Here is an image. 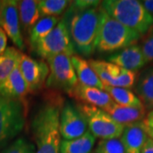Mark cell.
I'll list each match as a JSON object with an SVG mask.
<instances>
[{
  "label": "cell",
  "instance_id": "15",
  "mask_svg": "<svg viewBox=\"0 0 153 153\" xmlns=\"http://www.w3.org/2000/svg\"><path fill=\"white\" fill-rule=\"evenodd\" d=\"M102 110L108 113L116 122L124 126L141 122L146 118L147 114V111L145 107L125 106L117 104L114 101L102 108Z\"/></svg>",
  "mask_w": 153,
  "mask_h": 153
},
{
  "label": "cell",
  "instance_id": "18",
  "mask_svg": "<svg viewBox=\"0 0 153 153\" xmlns=\"http://www.w3.org/2000/svg\"><path fill=\"white\" fill-rule=\"evenodd\" d=\"M71 61L79 83L103 89V83L100 80L92 67L89 66L88 60L74 55L71 56Z\"/></svg>",
  "mask_w": 153,
  "mask_h": 153
},
{
  "label": "cell",
  "instance_id": "2",
  "mask_svg": "<svg viewBox=\"0 0 153 153\" xmlns=\"http://www.w3.org/2000/svg\"><path fill=\"white\" fill-rule=\"evenodd\" d=\"M71 17L66 22L71 43L75 51L84 56L92 55L96 49V42L100 24V8L83 10L71 8Z\"/></svg>",
  "mask_w": 153,
  "mask_h": 153
},
{
  "label": "cell",
  "instance_id": "19",
  "mask_svg": "<svg viewBox=\"0 0 153 153\" xmlns=\"http://www.w3.org/2000/svg\"><path fill=\"white\" fill-rule=\"evenodd\" d=\"M18 12L21 28L28 33L41 18L38 1L36 0L18 1Z\"/></svg>",
  "mask_w": 153,
  "mask_h": 153
},
{
  "label": "cell",
  "instance_id": "30",
  "mask_svg": "<svg viewBox=\"0 0 153 153\" xmlns=\"http://www.w3.org/2000/svg\"><path fill=\"white\" fill-rule=\"evenodd\" d=\"M7 42H8V37L6 33L4 32V30L0 27V55L7 49Z\"/></svg>",
  "mask_w": 153,
  "mask_h": 153
},
{
  "label": "cell",
  "instance_id": "4",
  "mask_svg": "<svg viewBox=\"0 0 153 153\" xmlns=\"http://www.w3.org/2000/svg\"><path fill=\"white\" fill-rule=\"evenodd\" d=\"M100 24L96 42V49L100 52H114L134 45L141 35L117 22L101 8Z\"/></svg>",
  "mask_w": 153,
  "mask_h": 153
},
{
  "label": "cell",
  "instance_id": "31",
  "mask_svg": "<svg viewBox=\"0 0 153 153\" xmlns=\"http://www.w3.org/2000/svg\"><path fill=\"white\" fill-rule=\"evenodd\" d=\"M141 153H153V139L148 137L142 148Z\"/></svg>",
  "mask_w": 153,
  "mask_h": 153
},
{
  "label": "cell",
  "instance_id": "8",
  "mask_svg": "<svg viewBox=\"0 0 153 153\" xmlns=\"http://www.w3.org/2000/svg\"><path fill=\"white\" fill-rule=\"evenodd\" d=\"M49 73L46 80V86L50 88L61 89L68 93L78 82L71 56L60 54L47 59Z\"/></svg>",
  "mask_w": 153,
  "mask_h": 153
},
{
  "label": "cell",
  "instance_id": "25",
  "mask_svg": "<svg viewBox=\"0 0 153 153\" xmlns=\"http://www.w3.org/2000/svg\"><path fill=\"white\" fill-rule=\"evenodd\" d=\"M71 2L66 0H41L38 1V10L41 17H58L66 10Z\"/></svg>",
  "mask_w": 153,
  "mask_h": 153
},
{
  "label": "cell",
  "instance_id": "27",
  "mask_svg": "<svg viewBox=\"0 0 153 153\" xmlns=\"http://www.w3.org/2000/svg\"><path fill=\"white\" fill-rule=\"evenodd\" d=\"M35 146L25 138H19L9 146L4 148L1 153H35Z\"/></svg>",
  "mask_w": 153,
  "mask_h": 153
},
{
  "label": "cell",
  "instance_id": "9",
  "mask_svg": "<svg viewBox=\"0 0 153 153\" xmlns=\"http://www.w3.org/2000/svg\"><path fill=\"white\" fill-rule=\"evenodd\" d=\"M59 130L63 140L76 139L88 131L85 118L76 105L64 103L60 113Z\"/></svg>",
  "mask_w": 153,
  "mask_h": 153
},
{
  "label": "cell",
  "instance_id": "28",
  "mask_svg": "<svg viewBox=\"0 0 153 153\" xmlns=\"http://www.w3.org/2000/svg\"><path fill=\"white\" fill-rule=\"evenodd\" d=\"M146 63L153 61V27L144 35L140 45Z\"/></svg>",
  "mask_w": 153,
  "mask_h": 153
},
{
  "label": "cell",
  "instance_id": "23",
  "mask_svg": "<svg viewBox=\"0 0 153 153\" xmlns=\"http://www.w3.org/2000/svg\"><path fill=\"white\" fill-rule=\"evenodd\" d=\"M103 90L113 100L115 103L132 107H144V105L137 97V95L128 88L118 87H111V86H103Z\"/></svg>",
  "mask_w": 153,
  "mask_h": 153
},
{
  "label": "cell",
  "instance_id": "32",
  "mask_svg": "<svg viewBox=\"0 0 153 153\" xmlns=\"http://www.w3.org/2000/svg\"><path fill=\"white\" fill-rule=\"evenodd\" d=\"M143 123L149 128H151L152 129H153V110L150 111L146 114V118L143 120Z\"/></svg>",
  "mask_w": 153,
  "mask_h": 153
},
{
  "label": "cell",
  "instance_id": "17",
  "mask_svg": "<svg viewBox=\"0 0 153 153\" xmlns=\"http://www.w3.org/2000/svg\"><path fill=\"white\" fill-rule=\"evenodd\" d=\"M135 94L146 111L153 110V66H149L138 76Z\"/></svg>",
  "mask_w": 153,
  "mask_h": 153
},
{
  "label": "cell",
  "instance_id": "7",
  "mask_svg": "<svg viewBox=\"0 0 153 153\" xmlns=\"http://www.w3.org/2000/svg\"><path fill=\"white\" fill-rule=\"evenodd\" d=\"M34 49L37 55L46 60L60 54L74 55L75 49L66 21L64 19L60 21L55 27L34 47Z\"/></svg>",
  "mask_w": 153,
  "mask_h": 153
},
{
  "label": "cell",
  "instance_id": "20",
  "mask_svg": "<svg viewBox=\"0 0 153 153\" xmlns=\"http://www.w3.org/2000/svg\"><path fill=\"white\" fill-rule=\"evenodd\" d=\"M88 62L103 85L111 87L114 86L116 79L119 76L122 71V67L116 66L109 61L104 60H88Z\"/></svg>",
  "mask_w": 153,
  "mask_h": 153
},
{
  "label": "cell",
  "instance_id": "36",
  "mask_svg": "<svg viewBox=\"0 0 153 153\" xmlns=\"http://www.w3.org/2000/svg\"></svg>",
  "mask_w": 153,
  "mask_h": 153
},
{
  "label": "cell",
  "instance_id": "16",
  "mask_svg": "<svg viewBox=\"0 0 153 153\" xmlns=\"http://www.w3.org/2000/svg\"><path fill=\"white\" fill-rule=\"evenodd\" d=\"M29 93H31L30 89L18 66L0 83V94L7 98L23 100Z\"/></svg>",
  "mask_w": 153,
  "mask_h": 153
},
{
  "label": "cell",
  "instance_id": "6",
  "mask_svg": "<svg viewBox=\"0 0 153 153\" xmlns=\"http://www.w3.org/2000/svg\"><path fill=\"white\" fill-rule=\"evenodd\" d=\"M76 106L84 117L88 131L100 140L119 139L124 125L118 123L104 110L88 105L76 104Z\"/></svg>",
  "mask_w": 153,
  "mask_h": 153
},
{
  "label": "cell",
  "instance_id": "10",
  "mask_svg": "<svg viewBox=\"0 0 153 153\" xmlns=\"http://www.w3.org/2000/svg\"><path fill=\"white\" fill-rule=\"evenodd\" d=\"M0 27L7 37L10 38L18 49L24 50L25 44L22 37V28L19 19L18 1L4 0L0 4Z\"/></svg>",
  "mask_w": 153,
  "mask_h": 153
},
{
  "label": "cell",
  "instance_id": "26",
  "mask_svg": "<svg viewBox=\"0 0 153 153\" xmlns=\"http://www.w3.org/2000/svg\"><path fill=\"white\" fill-rule=\"evenodd\" d=\"M94 153H127L119 139H106L99 141Z\"/></svg>",
  "mask_w": 153,
  "mask_h": 153
},
{
  "label": "cell",
  "instance_id": "34",
  "mask_svg": "<svg viewBox=\"0 0 153 153\" xmlns=\"http://www.w3.org/2000/svg\"><path fill=\"white\" fill-rule=\"evenodd\" d=\"M144 128H145V130H146V132L147 133L148 136L151 137V138H152L153 139V129H152L151 128H149V127H147V126H146L145 124H144Z\"/></svg>",
  "mask_w": 153,
  "mask_h": 153
},
{
  "label": "cell",
  "instance_id": "29",
  "mask_svg": "<svg viewBox=\"0 0 153 153\" xmlns=\"http://www.w3.org/2000/svg\"><path fill=\"white\" fill-rule=\"evenodd\" d=\"M101 2L96 1V0H78V1H73L71 3V8L76 10H83L91 8L98 7Z\"/></svg>",
  "mask_w": 153,
  "mask_h": 153
},
{
  "label": "cell",
  "instance_id": "14",
  "mask_svg": "<svg viewBox=\"0 0 153 153\" xmlns=\"http://www.w3.org/2000/svg\"><path fill=\"white\" fill-rule=\"evenodd\" d=\"M148 137L141 121L124 126L120 140L127 153H141Z\"/></svg>",
  "mask_w": 153,
  "mask_h": 153
},
{
  "label": "cell",
  "instance_id": "22",
  "mask_svg": "<svg viewBox=\"0 0 153 153\" xmlns=\"http://www.w3.org/2000/svg\"><path fill=\"white\" fill-rule=\"evenodd\" d=\"M59 22V17L46 16L40 18V20L29 31V43L33 49L55 27Z\"/></svg>",
  "mask_w": 153,
  "mask_h": 153
},
{
  "label": "cell",
  "instance_id": "21",
  "mask_svg": "<svg viewBox=\"0 0 153 153\" xmlns=\"http://www.w3.org/2000/svg\"><path fill=\"white\" fill-rule=\"evenodd\" d=\"M95 137L88 130L82 136L70 140H61L60 153H90L95 144Z\"/></svg>",
  "mask_w": 153,
  "mask_h": 153
},
{
  "label": "cell",
  "instance_id": "3",
  "mask_svg": "<svg viewBox=\"0 0 153 153\" xmlns=\"http://www.w3.org/2000/svg\"><path fill=\"white\" fill-rule=\"evenodd\" d=\"M100 8L123 26L144 36L153 27V17L136 0H105Z\"/></svg>",
  "mask_w": 153,
  "mask_h": 153
},
{
  "label": "cell",
  "instance_id": "12",
  "mask_svg": "<svg viewBox=\"0 0 153 153\" xmlns=\"http://www.w3.org/2000/svg\"><path fill=\"white\" fill-rule=\"evenodd\" d=\"M68 94L80 101V103L92 105L98 108H104L113 102V100L103 89L99 88L86 86L77 82L76 86L71 88Z\"/></svg>",
  "mask_w": 153,
  "mask_h": 153
},
{
  "label": "cell",
  "instance_id": "11",
  "mask_svg": "<svg viewBox=\"0 0 153 153\" xmlns=\"http://www.w3.org/2000/svg\"><path fill=\"white\" fill-rule=\"evenodd\" d=\"M18 68L30 92L43 87L49 73V66L44 60H35L24 53L21 56Z\"/></svg>",
  "mask_w": 153,
  "mask_h": 153
},
{
  "label": "cell",
  "instance_id": "24",
  "mask_svg": "<svg viewBox=\"0 0 153 153\" xmlns=\"http://www.w3.org/2000/svg\"><path fill=\"white\" fill-rule=\"evenodd\" d=\"M22 52L15 47H9L0 55V83L16 68Z\"/></svg>",
  "mask_w": 153,
  "mask_h": 153
},
{
  "label": "cell",
  "instance_id": "1",
  "mask_svg": "<svg viewBox=\"0 0 153 153\" xmlns=\"http://www.w3.org/2000/svg\"><path fill=\"white\" fill-rule=\"evenodd\" d=\"M60 97L49 98L33 117L32 129L37 145L35 153H60V113L63 106Z\"/></svg>",
  "mask_w": 153,
  "mask_h": 153
},
{
  "label": "cell",
  "instance_id": "5",
  "mask_svg": "<svg viewBox=\"0 0 153 153\" xmlns=\"http://www.w3.org/2000/svg\"><path fill=\"white\" fill-rule=\"evenodd\" d=\"M26 116L23 100L7 98L0 94V149L23 129Z\"/></svg>",
  "mask_w": 153,
  "mask_h": 153
},
{
  "label": "cell",
  "instance_id": "13",
  "mask_svg": "<svg viewBox=\"0 0 153 153\" xmlns=\"http://www.w3.org/2000/svg\"><path fill=\"white\" fill-rule=\"evenodd\" d=\"M108 61L126 70L138 71L147 63L145 60L140 45H131L110 55Z\"/></svg>",
  "mask_w": 153,
  "mask_h": 153
},
{
  "label": "cell",
  "instance_id": "35",
  "mask_svg": "<svg viewBox=\"0 0 153 153\" xmlns=\"http://www.w3.org/2000/svg\"><path fill=\"white\" fill-rule=\"evenodd\" d=\"M1 2H2V1H0V4H1Z\"/></svg>",
  "mask_w": 153,
  "mask_h": 153
},
{
  "label": "cell",
  "instance_id": "33",
  "mask_svg": "<svg viewBox=\"0 0 153 153\" xmlns=\"http://www.w3.org/2000/svg\"><path fill=\"white\" fill-rule=\"evenodd\" d=\"M141 3L146 11L153 17V0H145L141 1Z\"/></svg>",
  "mask_w": 153,
  "mask_h": 153
}]
</instances>
